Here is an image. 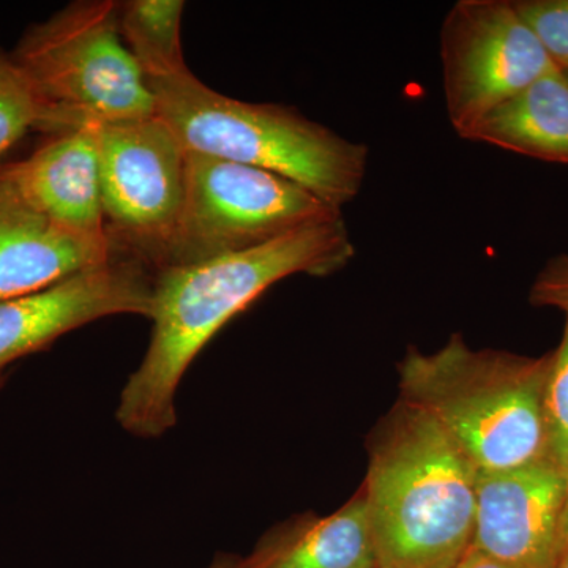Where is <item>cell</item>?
Segmentation results:
<instances>
[{
    "instance_id": "cell-1",
    "label": "cell",
    "mask_w": 568,
    "mask_h": 568,
    "mask_svg": "<svg viewBox=\"0 0 568 568\" xmlns=\"http://www.w3.org/2000/svg\"><path fill=\"white\" fill-rule=\"evenodd\" d=\"M354 254L342 216L245 252L155 272L151 343L123 386L119 424L142 439L166 435L178 424L179 384L220 328L283 278L335 274Z\"/></svg>"
},
{
    "instance_id": "cell-2",
    "label": "cell",
    "mask_w": 568,
    "mask_h": 568,
    "mask_svg": "<svg viewBox=\"0 0 568 568\" xmlns=\"http://www.w3.org/2000/svg\"><path fill=\"white\" fill-rule=\"evenodd\" d=\"M362 493L379 568H454L473 544L477 474L443 428L399 398L366 440Z\"/></svg>"
},
{
    "instance_id": "cell-3",
    "label": "cell",
    "mask_w": 568,
    "mask_h": 568,
    "mask_svg": "<svg viewBox=\"0 0 568 568\" xmlns=\"http://www.w3.org/2000/svg\"><path fill=\"white\" fill-rule=\"evenodd\" d=\"M549 364L551 353L474 349L454 334L435 353L406 351L399 398L428 414L477 476L506 473L552 458L545 417Z\"/></svg>"
},
{
    "instance_id": "cell-4",
    "label": "cell",
    "mask_w": 568,
    "mask_h": 568,
    "mask_svg": "<svg viewBox=\"0 0 568 568\" xmlns=\"http://www.w3.org/2000/svg\"><path fill=\"white\" fill-rule=\"evenodd\" d=\"M155 115L185 151L290 179L343 211L364 186L368 148L293 108L248 103L207 88L192 71L148 80Z\"/></svg>"
},
{
    "instance_id": "cell-5",
    "label": "cell",
    "mask_w": 568,
    "mask_h": 568,
    "mask_svg": "<svg viewBox=\"0 0 568 568\" xmlns=\"http://www.w3.org/2000/svg\"><path fill=\"white\" fill-rule=\"evenodd\" d=\"M37 103L36 130L59 134L155 115V97L123 43L119 2H74L33 24L11 52Z\"/></svg>"
},
{
    "instance_id": "cell-6",
    "label": "cell",
    "mask_w": 568,
    "mask_h": 568,
    "mask_svg": "<svg viewBox=\"0 0 568 568\" xmlns=\"http://www.w3.org/2000/svg\"><path fill=\"white\" fill-rule=\"evenodd\" d=\"M342 216L283 175L189 152L185 201L164 268L245 252Z\"/></svg>"
},
{
    "instance_id": "cell-7",
    "label": "cell",
    "mask_w": 568,
    "mask_h": 568,
    "mask_svg": "<svg viewBox=\"0 0 568 568\" xmlns=\"http://www.w3.org/2000/svg\"><path fill=\"white\" fill-rule=\"evenodd\" d=\"M97 152L115 254L162 271L185 201L189 152L156 115L97 126Z\"/></svg>"
},
{
    "instance_id": "cell-8",
    "label": "cell",
    "mask_w": 568,
    "mask_h": 568,
    "mask_svg": "<svg viewBox=\"0 0 568 568\" xmlns=\"http://www.w3.org/2000/svg\"><path fill=\"white\" fill-rule=\"evenodd\" d=\"M448 119L466 138L500 104L558 70L506 0H459L440 28Z\"/></svg>"
},
{
    "instance_id": "cell-9",
    "label": "cell",
    "mask_w": 568,
    "mask_h": 568,
    "mask_svg": "<svg viewBox=\"0 0 568 568\" xmlns=\"http://www.w3.org/2000/svg\"><path fill=\"white\" fill-rule=\"evenodd\" d=\"M155 274L129 257L89 268L39 293L0 301V375L74 328L114 315L151 317Z\"/></svg>"
},
{
    "instance_id": "cell-10",
    "label": "cell",
    "mask_w": 568,
    "mask_h": 568,
    "mask_svg": "<svg viewBox=\"0 0 568 568\" xmlns=\"http://www.w3.org/2000/svg\"><path fill=\"white\" fill-rule=\"evenodd\" d=\"M564 499L566 474L552 458L481 474L470 545L510 568H556Z\"/></svg>"
},
{
    "instance_id": "cell-11",
    "label": "cell",
    "mask_w": 568,
    "mask_h": 568,
    "mask_svg": "<svg viewBox=\"0 0 568 568\" xmlns=\"http://www.w3.org/2000/svg\"><path fill=\"white\" fill-rule=\"evenodd\" d=\"M115 257L111 241L52 222L0 174V301L39 293Z\"/></svg>"
},
{
    "instance_id": "cell-12",
    "label": "cell",
    "mask_w": 568,
    "mask_h": 568,
    "mask_svg": "<svg viewBox=\"0 0 568 568\" xmlns=\"http://www.w3.org/2000/svg\"><path fill=\"white\" fill-rule=\"evenodd\" d=\"M97 126L51 134L28 159L2 164L0 174L52 222L110 241L100 194Z\"/></svg>"
},
{
    "instance_id": "cell-13",
    "label": "cell",
    "mask_w": 568,
    "mask_h": 568,
    "mask_svg": "<svg viewBox=\"0 0 568 568\" xmlns=\"http://www.w3.org/2000/svg\"><path fill=\"white\" fill-rule=\"evenodd\" d=\"M224 559L230 568H379L362 489L334 514L295 515L250 555L224 552Z\"/></svg>"
},
{
    "instance_id": "cell-14",
    "label": "cell",
    "mask_w": 568,
    "mask_h": 568,
    "mask_svg": "<svg viewBox=\"0 0 568 568\" xmlns=\"http://www.w3.org/2000/svg\"><path fill=\"white\" fill-rule=\"evenodd\" d=\"M465 140L568 164V77L555 70L489 112Z\"/></svg>"
},
{
    "instance_id": "cell-15",
    "label": "cell",
    "mask_w": 568,
    "mask_h": 568,
    "mask_svg": "<svg viewBox=\"0 0 568 568\" xmlns=\"http://www.w3.org/2000/svg\"><path fill=\"white\" fill-rule=\"evenodd\" d=\"M182 0H130L119 3L123 43L141 67L145 80H160L189 71L183 59Z\"/></svg>"
},
{
    "instance_id": "cell-16",
    "label": "cell",
    "mask_w": 568,
    "mask_h": 568,
    "mask_svg": "<svg viewBox=\"0 0 568 568\" xmlns=\"http://www.w3.org/2000/svg\"><path fill=\"white\" fill-rule=\"evenodd\" d=\"M39 103L24 71L0 48V156L36 130Z\"/></svg>"
},
{
    "instance_id": "cell-17",
    "label": "cell",
    "mask_w": 568,
    "mask_h": 568,
    "mask_svg": "<svg viewBox=\"0 0 568 568\" xmlns=\"http://www.w3.org/2000/svg\"><path fill=\"white\" fill-rule=\"evenodd\" d=\"M545 417H547L549 452L564 467L568 455V320L562 339L551 353V364L545 386Z\"/></svg>"
},
{
    "instance_id": "cell-18",
    "label": "cell",
    "mask_w": 568,
    "mask_h": 568,
    "mask_svg": "<svg viewBox=\"0 0 568 568\" xmlns=\"http://www.w3.org/2000/svg\"><path fill=\"white\" fill-rule=\"evenodd\" d=\"M514 6L552 65L568 77V0H518Z\"/></svg>"
},
{
    "instance_id": "cell-19",
    "label": "cell",
    "mask_w": 568,
    "mask_h": 568,
    "mask_svg": "<svg viewBox=\"0 0 568 568\" xmlns=\"http://www.w3.org/2000/svg\"><path fill=\"white\" fill-rule=\"evenodd\" d=\"M529 302L540 308L559 310L568 320V254L549 260L530 286Z\"/></svg>"
},
{
    "instance_id": "cell-20",
    "label": "cell",
    "mask_w": 568,
    "mask_h": 568,
    "mask_svg": "<svg viewBox=\"0 0 568 568\" xmlns=\"http://www.w3.org/2000/svg\"><path fill=\"white\" fill-rule=\"evenodd\" d=\"M454 568H510L500 564L499 560L493 559L491 556L485 555L484 551L470 545L463 558L458 560Z\"/></svg>"
},
{
    "instance_id": "cell-21",
    "label": "cell",
    "mask_w": 568,
    "mask_h": 568,
    "mask_svg": "<svg viewBox=\"0 0 568 568\" xmlns=\"http://www.w3.org/2000/svg\"><path fill=\"white\" fill-rule=\"evenodd\" d=\"M564 474H566V499H564L562 521H560V556L568 548V455L564 463Z\"/></svg>"
},
{
    "instance_id": "cell-22",
    "label": "cell",
    "mask_w": 568,
    "mask_h": 568,
    "mask_svg": "<svg viewBox=\"0 0 568 568\" xmlns=\"http://www.w3.org/2000/svg\"><path fill=\"white\" fill-rule=\"evenodd\" d=\"M205 568H230L227 567L226 559H224V552H219V555L213 558L212 562L209 564Z\"/></svg>"
},
{
    "instance_id": "cell-23",
    "label": "cell",
    "mask_w": 568,
    "mask_h": 568,
    "mask_svg": "<svg viewBox=\"0 0 568 568\" xmlns=\"http://www.w3.org/2000/svg\"><path fill=\"white\" fill-rule=\"evenodd\" d=\"M556 568H568V548L564 551V555L560 556L558 567Z\"/></svg>"
},
{
    "instance_id": "cell-24",
    "label": "cell",
    "mask_w": 568,
    "mask_h": 568,
    "mask_svg": "<svg viewBox=\"0 0 568 568\" xmlns=\"http://www.w3.org/2000/svg\"><path fill=\"white\" fill-rule=\"evenodd\" d=\"M3 383H6V376L0 375V388H2Z\"/></svg>"
}]
</instances>
